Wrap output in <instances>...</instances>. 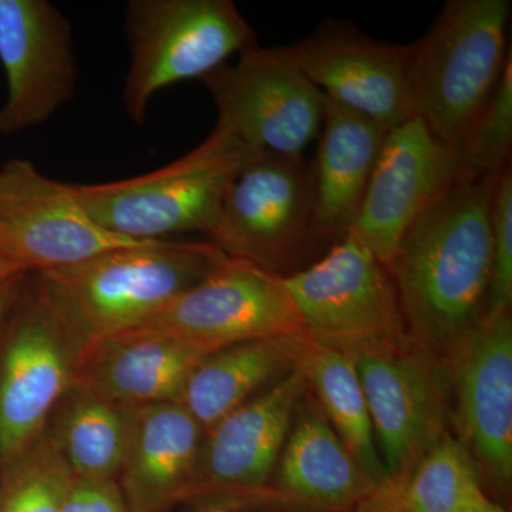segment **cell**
Here are the masks:
<instances>
[{
  "mask_svg": "<svg viewBox=\"0 0 512 512\" xmlns=\"http://www.w3.org/2000/svg\"><path fill=\"white\" fill-rule=\"evenodd\" d=\"M124 35L130 55L124 109L138 126L158 92L201 80L235 53L258 45L254 29L231 0H130Z\"/></svg>",
  "mask_w": 512,
  "mask_h": 512,
  "instance_id": "obj_6",
  "label": "cell"
},
{
  "mask_svg": "<svg viewBox=\"0 0 512 512\" xmlns=\"http://www.w3.org/2000/svg\"><path fill=\"white\" fill-rule=\"evenodd\" d=\"M512 147V55L497 89L454 144L457 181H476L497 175L510 163Z\"/></svg>",
  "mask_w": 512,
  "mask_h": 512,
  "instance_id": "obj_27",
  "label": "cell"
},
{
  "mask_svg": "<svg viewBox=\"0 0 512 512\" xmlns=\"http://www.w3.org/2000/svg\"><path fill=\"white\" fill-rule=\"evenodd\" d=\"M461 512H507L503 505L495 503L487 494L478 495L476 500L471 501Z\"/></svg>",
  "mask_w": 512,
  "mask_h": 512,
  "instance_id": "obj_31",
  "label": "cell"
},
{
  "mask_svg": "<svg viewBox=\"0 0 512 512\" xmlns=\"http://www.w3.org/2000/svg\"><path fill=\"white\" fill-rule=\"evenodd\" d=\"M284 282L316 345L355 357L410 339L389 269L350 232Z\"/></svg>",
  "mask_w": 512,
  "mask_h": 512,
  "instance_id": "obj_8",
  "label": "cell"
},
{
  "mask_svg": "<svg viewBox=\"0 0 512 512\" xmlns=\"http://www.w3.org/2000/svg\"><path fill=\"white\" fill-rule=\"evenodd\" d=\"M355 359L377 450L387 478L397 480L450 431V366L412 339Z\"/></svg>",
  "mask_w": 512,
  "mask_h": 512,
  "instance_id": "obj_9",
  "label": "cell"
},
{
  "mask_svg": "<svg viewBox=\"0 0 512 512\" xmlns=\"http://www.w3.org/2000/svg\"><path fill=\"white\" fill-rule=\"evenodd\" d=\"M510 0H450L426 35L406 45L414 117L454 146L497 89L508 59Z\"/></svg>",
  "mask_w": 512,
  "mask_h": 512,
  "instance_id": "obj_2",
  "label": "cell"
},
{
  "mask_svg": "<svg viewBox=\"0 0 512 512\" xmlns=\"http://www.w3.org/2000/svg\"><path fill=\"white\" fill-rule=\"evenodd\" d=\"M130 416V407L74 382L50 413L45 431L74 476L117 480Z\"/></svg>",
  "mask_w": 512,
  "mask_h": 512,
  "instance_id": "obj_23",
  "label": "cell"
},
{
  "mask_svg": "<svg viewBox=\"0 0 512 512\" xmlns=\"http://www.w3.org/2000/svg\"><path fill=\"white\" fill-rule=\"evenodd\" d=\"M204 356L164 333L127 329L90 343L74 382L130 409L180 403L188 377Z\"/></svg>",
  "mask_w": 512,
  "mask_h": 512,
  "instance_id": "obj_20",
  "label": "cell"
},
{
  "mask_svg": "<svg viewBox=\"0 0 512 512\" xmlns=\"http://www.w3.org/2000/svg\"><path fill=\"white\" fill-rule=\"evenodd\" d=\"M377 488L308 390L258 505L289 512H355Z\"/></svg>",
  "mask_w": 512,
  "mask_h": 512,
  "instance_id": "obj_18",
  "label": "cell"
},
{
  "mask_svg": "<svg viewBox=\"0 0 512 512\" xmlns=\"http://www.w3.org/2000/svg\"><path fill=\"white\" fill-rule=\"evenodd\" d=\"M498 174L454 181L410 225L387 265L410 339L446 360L485 318Z\"/></svg>",
  "mask_w": 512,
  "mask_h": 512,
  "instance_id": "obj_1",
  "label": "cell"
},
{
  "mask_svg": "<svg viewBox=\"0 0 512 512\" xmlns=\"http://www.w3.org/2000/svg\"><path fill=\"white\" fill-rule=\"evenodd\" d=\"M73 478L43 430L0 470V512H60Z\"/></svg>",
  "mask_w": 512,
  "mask_h": 512,
  "instance_id": "obj_26",
  "label": "cell"
},
{
  "mask_svg": "<svg viewBox=\"0 0 512 512\" xmlns=\"http://www.w3.org/2000/svg\"><path fill=\"white\" fill-rule=\"evenodd\" d=\"M0 63L8 80L0 137L42 126L76 96L72 23L49 0H0Z\"/></svg>",
  "mask_w": 512,
  "mask_h": 512,
  "instance_id": "obj_14",
  "label": "cell"
},
{
  "mask_svg": "<svg viewBox=\"0 0 512 512\" xmlns=\"http://www.w3.org/2000/svg\"><path fill=\"white\" fill-rule=\"evenodd\" d=\"M454 181L453 146L410 117L387 131L349 232L387 266L410 225Z\"/></svg>",
  "mask_w": 512,
  "mask_h": 512,
  "instance_id": "obj_17",
  "label": "cell"
},
{
  "mask_svg": "<svg viewBox=\"0 0 512 512\" xmlns=\"http://www.w3.org/2000/svg\"><path fill=\"white\" fill-rule=\"evenodd\" d=\"M200 82L217 107V124L256 150L299 157L319 136L323 94L279 46L258 43Z\"/></svg>",
  "mask_w": 512,
  "mask_h": 512,
  "instance_id": "obj_10",
  "label": "cell"
},
{
  "mask_svg": "<svg viewBox=\"0 0 512 512\" xmlns=\"http://www.w3.org/2000/svg\"><path fill=\"white\" fill-rule=\"evenodd\" d=\"M30 274L32 272H12V274L0 275V329L22 295Z\"/></svg>",
  "mask_w": 512,
  "mask_h": 512,
  "instance_id": "obj_30",
  "label": "cell"
},
{
  "mask_svg": "<svg viewBox=\"0 0 512 512\" xmlns=\"http://www.w3.org/2000/svg\"><path fill=\"white\" fill-rule=\"evenodd\" d=\"M386 134L375 121L323 96L312 163L315 225L323 241L338 242L352 228Z\"/></svg>",
  "mask_w": 512,
  "mask_h": 512,
  "instance_id": "obj_21",
  "label": "cell"
},
{
  "mask_svg": "<svg viewBox=\"0 0 512 512\" xmlns=\"http://www.w3.org/2000/svg\"><path fill=\"white\" fill-rule=\"evenodd\" d=\"M491 275L485 318L511 313L512 306V170L498 174L491 207Z\"/></svg>",
  "mask_w": 512,
  "mask_h": 512,
  "instance_id": "obj_28",
  "label": "cell"
},
{
  "mask_svg": "<svg viewBox=\"0 0 512 512\" xmlns=\"http://www.w3.org/2000/svg\"><path fill=\"white\" fill-rule=\"evenodd\" d=\"M137 328L164 333L202 355L247 340L306 335L284 278L231 258Z\"/></svg>",
  "mask_w": 512,
  "mask_h": 512,
  "instance_id": "obj_12",
  "label": "cell"
},
{
  "mask_svg": "<svg viewBox=\"0 0 512 512\" xmlns=\"http://www.w3.org/2000/svg\"><path fill=\"white\" fill-rule=\"evenodd\" d=\"M309 346L311 339L301 333L247 340L208 353L188 377L180 403L207 431L298 369Z\"/></svg>",
  "mask_w": 512,
  "mask_h": 512,
  "instance_id": "obj_22",
  "label": "cell"
},
{
  "mask_svg": "<svg viewBox=\"0 0 512 512\" xmlns=\"http://www.w3.org/2000/svg\"><path fill=\"white\" fill-rule=\"evenodd\" d=\"M60 512H131L116 478L74 476Z\"/></svg>",
  "mask_w": 512,
  "mask_h": 512,
  "instance_id": "obj_29",
  "label": "cell"
},
{
  "mask_svg": "<svg viewBox=\"0 0 512 512\" xmlns=\"http://www.w3.org/2000/svg\"><path fill=\"white\" fill-rule=\"evenodd\" d=\"M227 259L207 242L143 241L40 272L90 343L137 328Z\"/></svg>",
  "mask_w": 512,
  "mask_h": 512,
  "instance_id": "obj_4",
  "label": "cell"
},
{
  "mask_svg": "<svg viewBox=\"0 0 512 512\" xmlns=\"http://www.w3.org/2000/svg\"><path fill=\"white\" fill-rule=\"evenodd\" d=\"M208 241L227 258L282 278L323 244L315 225L312 163L261 153L228 188Z\"/></svg>",
  "mask_w": 512,
  "mask_h": 512,
  "instance_id": "obj_7",
  "label": "cell"
},
{
  "mask_svg": "<svg viewBox=\"0 0 512 512\" xmlns=\"http://www.w3.org/2000/svg\"><path fill=\"white\" fill-rule=\"evenodd\" d=\"M205 429L181 403L131 407L117 481L131 512H167L187 503Z\"/></svg>",
  "mask_w": 512,
  "mask_h": 512,
  "instance_id": "obj_19",
  "label": "cell"
},
{
  "mask_svg": "<svg viewBox=\"0 0 512 512\" xmlns=\"http://www.w3.org/2000/svg\"><path fill=\"white\" fill-rule=\"evenodd\" d=\"M301 367L309 392L340 441L377 487H383L389 478L377 450L372 417L355 357L316 345L311 340Z\"/></svg>",
  "mask_w": 512,
  "mask_h": 512,
  "instance_id": "obj_25",
  "label": "cell"
},
{
  "mask_svg": "<svg viewBox=\"0 0 512 512\" xmlns=\"http://www.w3.org/2000/svg\"><path fill=\"white\" fill-rule=\"evenodd\" d=\"M451 426L494 491L512 484V318H484L447 357Z\"/></svg>",
  "mask_w": 512,
  "mask_h": 512,
  "instance_id": "obj_15",
  "label": "cell"
},
{
  "mask_svg": "<svg viewBox=\"0 0 512 512\" xmlns=\"http://www.w3.org/2000/svg\"><path fill=\"white\" fill-rule=\"evenodd\" d=\"M12 272L19 271H15V269L10 268L8 264H5V262H3L2 259H0V275L12 274Z\"/></svg>",
  "mask_w": 512,
  "mask_h": 512,
  "instance_id": "obj_32",
  "label": "cell"
},
{
  "mask_svg": "<svg viewBox=\"0 0 512 512\" xmlns=\"http://www.w3.org/2000/svg\"><path fill=\"white\" fill-rule=\"evenodd\" d=\"M306 392L299 366L205 431L187 503H200L205 510L256 507Z\"/></svg>",
  "mask_w": 512,
  "mask_h": 512,
  "instance_id": "obj_13",
  "label": "cell"
},
{
  "mask_svg": "<svg viewBox=\"0 0 512 512\" xmlns=\"http://www.w3.org/2000/svg\"><path fill=\"white\" fill-rule=\"evenodd\" d=\"M279 50L323 96L384 130L413 117L406 46L373 39L348 20H326L311 35Z\"/></svg>",
  "mask_w": 512,
  "mask_h": 512,
  "instance_id": "obj_16",
  "label": "cell"
},
{
  "mask_svg": "<svg viewBox=\"0 0 512 512\" xmlns=\"http://www.w3.org/2000/svg\"><path fill=\"white\" fill-rule=\"evenodd\" d=\"M483 493L473 457L447 431L404 476L377 488L355 512H461Z\"/></svg>",
  "mask_w": 512,
  "mask_h": 512,
  "instance_id": "obj_24",
  "label": "cell"
},
{
  "mask_svg": "<svg viewBox=\"0 0 512 512\" xmlns=\"http://www.w3.org/2000/svg\"><path fill=\"white\" fill-rule=\"evenodd\" d=\"M264 151L217 124L194 150L151 173L113 183L74 185L101 228L133 241L208 235L237 175Z\"/></svg>",
  "mask_w": 512,
  "mask_h": 512,
  "instance_id": "obj_3",
  "label": "cell"
},
{
  "mask_svg": "<svg viewBox=\"0 0 512 512\" xmlns=\"http://www.w3.org/2000/svg\"><path fill=\"white\" fill-rule=\"evenodd\" d=\"M136 242L143 241L101 228L74 184L47 177L23 158L0 168V259L15 271L67 268Z\"/></svg>",
  "mask_w": 512,
  "mask_h": 512,
  "instance_id": "obj_11",
  "label": "cell"
},
{
  "mask_svg": "<svg viewBox=\"0 0 512 512\" xmlns=\"http://www.w3.org/2000/svg\"><path fill=\"white\" fill-rule=\"evenodd\" d=\"M89 340L40 272L0 329V470L45 430Z\"/></svg>",
  "mask_w": 512,
  "mask_h": 512,
  "instance_id": "obj_5",
  "label": "cell"
},
{
  "mask_svg": "<svg viewBox=\"0 0 512 512\" xmlns=\"http://www.w3.org/2000/svg\"><path fill=\"white\" fill-rule=\"evenodd\" d=\"M204 512H234V511L227 510V508H208V510H204Z\"/></svg>",
  "mask_w": 512,
  "mask_h": 512,
  "instance_id": "obj_33",
  "label": "cell"
}]
</instances>
